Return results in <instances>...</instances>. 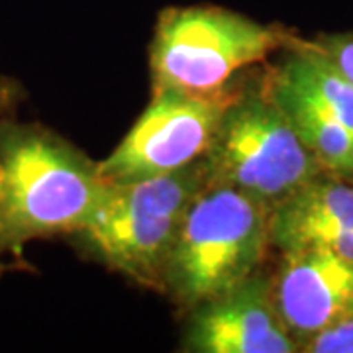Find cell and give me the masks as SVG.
I'll list each match as a JSON object with an SVG mask.
<instances>
[{"label":"cell","instance_id":"obj_7","mask_svg":"<svg viewBox=\"0 0 353 353\" xmlns=\"http://www.w3.org/2000/svg\"><path fill=\"white\" fill-rule=\"evenodd\" d=\"M275 281L265 271L210 301L192 306L181 350L189 353H299L275 303Z\"/></svg>","mask_w":353,"mask_h":353},{"label":"cell","instance_id":"obj_4","mask_svg":"<svg viewBox=\"0 0 353 353\" xmlns=\"http://www.w3.org/2000/svg\"><path fill=\"white\" fill-rule=\"evenodd\" d=\"M301 41L289 30L226 8H167L150 46L152 92L175 88L202 97L224 94L241 69Z\"/></svg>","mask_w":353,"mask_h":353},{"label":"cell","instance_id":"obj_12","mask_svg":"<svg viewBox=\"0 0 353 353\" xmlns=\"http://www.w3.org/2000/svg\"><path fill=\"white\" fill-rule=\"evenodd\" d=\"M304 353H353V320L316 334L301 347Z\"/></svg>","mask_w":353,"mask_h":353},{"label":"cell","instance_id":"obj_9","mask_svg":"<svg viewBox=\"0 0 353 353\" xmlns=\"http://www.w3.org/2000/svg\"><path fill=\"white\" fill-rule=\"evenodd\" d=\"M269 241L281 253L324 250L353 261V181L324 171L273 204Z\"/></svg>","mask_w":353,"mask_h":353},{"label":"cell","instance_id":"obj_5","mask_svg":"<svg viewBox=\"0 0 353 353\" xmlns=\"http://www.w3.org/2000/svg\"><path fill=\"white\" fill-rule=\"evenodd\" d=\"M202 163L206 185L238 189L269 206L326 171L294 134L265 77L232 94Z\"/></svg>","mask_w":353,"mask_h":353},{"label":"cell","instance_id":"obj_2","mask_svg":"<svg viewBox=\"0 0 353 353\" xmlns=\"http://www.w3.org/2000/svg\"><path fill=\"white\" fill-rule=\"evenodd\" d=\"M269 214L271 206L252 194L206 185L179 224L163 292L190 310L259 271L271 248Z\"/></svg>","mask_w":353,"mask_h":353},{"label":"cell","instance_id":"obj_6","mask_svg":"<svg viewBox=\"0 0 353 353\" xmlns=\"http://www.w3.org/2000/svg\"><path fill=\"white\" fill-rule=\"evenodd\" d=\"M152 94V102L126 138L99 163L106 183L167 175L201 159L234 90L202 97L161 88Z\"/></svg>","mask_w":353,"mask_h":353},{"label":"cell","instance_id":"obj_8","mask_svg":"<svg viewBox=\"0 0 353 353\" xmlns=\"http://www.w3.org/2000/svg\"><path fill=\"white\" fill-rule=\"evenodd\" d=\"M281 255L273 275L275 303L299 347L316 334L353 320V261L324 250Z\"/></svg>","mask_w":353,"mask_h":353},{"label":"cell","instance_id":"obj_13","mask_svg":"<svg viewBox=\"0 0 353 353\" xmlns=\"http://www.w3.org/2000/svg\"><path fill=\"white\" fill-rule=\"evenodd\" d=\"M20 94H22V90L12 79L0 75V118L8 110H12L14 104L20 99Z\"/></svg>","mask_w":353,"mask_h":353},{"label":"cell","instance_id":"obj_1","mask_svg":"<svg viewBox=\"0 0 353 353\" xmlns=\"http://www.w3.org/2000/svg\"><path fill=\"white\" fill-rule=\"evenodd\" d=\"M106 187L99 163L67 139L0 118V255L20 257L30 241L77 234Z\"/></svg>","mask_w":353,"mask_h":353},{"label":"cell","instance_id":"obj_3","mask_svg":"<svg viewBox=\"0 0 353 353\" xmlns=\"http://www.w3.org/2000/svg\"><path fill=\"white\" fill-rule=\"evenodd\" d=\"M204 187L202 157L167 175L108 183L97 210L75 236L110 269L163 290L179 224Z\"/></svg>","mask_w":353,"mask_h":353},{"label":"cell","instance_id":"obj_11","mask_svg":"<svg viewBox=\"0 0 353 353\" xmlns=\"http://www.w3.org/2000/svg\"><path fill=\"white\" fill-rule=\"evenodd\" d=\"M312 43L353 83V32L324 34Z\"/></svg>","mask_w":353,"mask_h":353},{"label":"cell","instance_id":"obj_14","mask_svg":"<svg viewBox=\"0 0 353 353\" xmlns=\"http://www.w3.org/2000/svg\"><path fill=\"white\" fill-rule=\"evenodd\" d=\"M343 179H347V181H353V153H352V165H350V171H347V175L343 176Z\"/></svg>","mask_w":353,"mask_h":353},{"label":"cell","instance_id":"obj_10","mask_svg":"<svg viewBox=\"0 0 353 353\" xmlns=\"http://www.w3.org/2000/svg\"><path fill=\"white\" fill-rule=\"evenodd\" d=\"M265 79L273 99L308 152L324 165L328 173L347 175L352 165L353 130L345 126L330 106L287 77L279 75L275 69Z\"/></svg>","mask_w":353,"mask_h":353}]
</instances>
